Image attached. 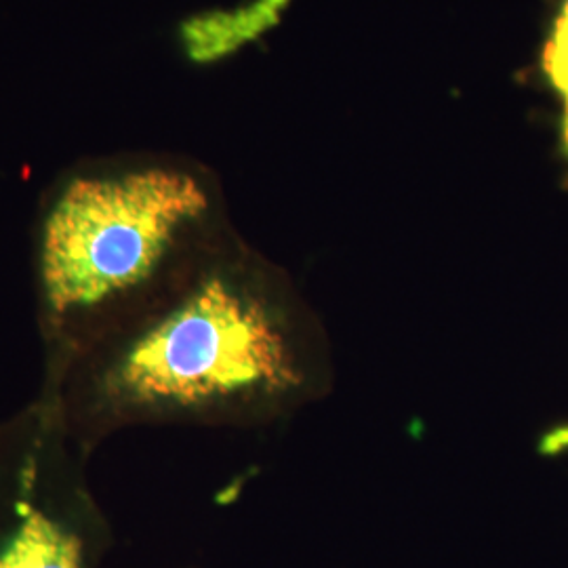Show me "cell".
Returning <instances> with one entry per match:
<instances>
[{"mask_svg": "<svg viewBox=\"0 0 568 568\" xmlns=\"http://www.w3.org/2000/svg\"><path fill=\"white\" fill-rule=\"evenodd\" d=\"M89 457L41 396L0 424V568H93Z\"/></svg>", "mask_w": 568, "mask_h": 568, "instance_id": "3", "label": "cell"}, {"mask_svg": "<svg viewBox=\"0 0 568 568\" xmlns=\"http://www.w3.org/2000/svg\"><path fill=\"white\" fill-rule=\"evenodd\" d=\"M201 173L138 154L84 159L42 192L32 230L44 371L156 304L215 251Z\"/></svg>", "mask_w": 568, "mask_h": 568, "instance_id": "2", "label": "cell"}, {"mask_svg": "<svg viewBox=\"0 0 568 568\" xmlns=\"http://www.w3.org/2000/svg\"><path fill=\"white\" fill-rule=\"evenodd\" d=\"M291 0H248L232 9L209 11L182 23L180 41L187 60H224L246 42L260 39L283 18Z\"/></svg>", "mask_w": 568, "mask_h": 568, "instance_id": "4", "label": "cell"}, {"mask_svg": "<svg viewBox=\"0 0 568 568\" xmlns=\"http://www.w3.org/2000/svg\"><path fill=\"white\" fill-rule=\"evenodd\" d=\"M302 386L286 307L217 248L154 305L42 371L41 396L87 453L129 427L253 419Z\"/></svg>", "mask_w": 568, "mask_h": 568, "instance_id": "1", "label": "cell"}, {"mask_svg": "<svg viewBox=\"0 0 568 568\" xmlns=\"http://www.w3.org/2000/svg\"><path fill=\"white\" fill-rule=\"evenodd\" d=\"M544 65L556 89L565 95L567 100V119H565V140L568 145V0L562 9V16L556 21L554 37L548 42L546 55H544Z\"/></svg>", "mask_w": 568, "mask_h": 568, "instance_id": "5", "label": "cell"}]
</instances>
